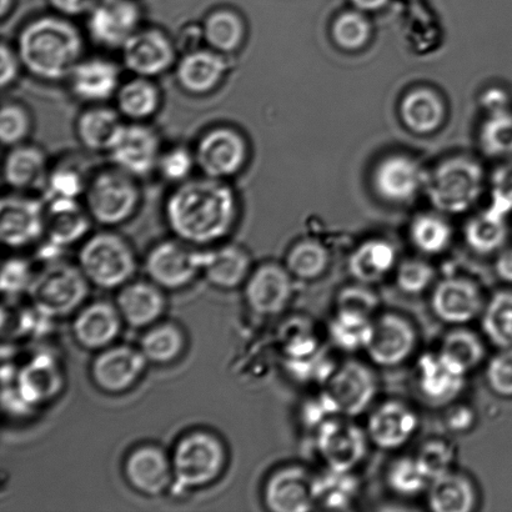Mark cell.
Segmentation results:
<instances>
[{"label":"cell","instance_id":"cell-1","mask_svg":"<svg viewBox=\"0 0 512 512\" xmlns=\"http://www.w3.org/2000/svg\"><path fill=\"white\" fill-rule=\"evenodd\" d=\"M242 214L240 195L227 180L199 175L174 185L164 200V218L174 237L193 247L223 242Z\"/></svg>","mask_w":512,"mask_h":512},{"label":"cell","instance_id":"cell-2","mask_svg":"<svg viewBox=\"0 0 512 512\" xmlns=\"http://www.w3.org/2000/svg\"><path fill=\"white\" fill-rule=\"evenodd\" d=\"M87 35L72 18L57 13L38 15L19 29L15 47L25 73L43 83L67 82L85 57Z\"/></svg>","mask_w":512,"mask_h":512},{"label":"cell","instance_id":"cell-3","mask_svg":"<svg viewBox=\"0 0 512 512\" xmlns=\"http://www.w3.org/2000/svg\"><path fill=\"white\" fill-rule=\"evenodd\" d=\"M143 203L140 180L109 165L90 175L83 204L93 223L105 228L130 222Z\"/></svg>","mask_w":512,"mask_h":512},{"label":"cell","instance_id":"cell-4","mask_svg":"<svg viewBox=\"0 0 512 512\" xmlns=\"http://www.w3.org/2000/svg\"><path fill=\"white\" fill-rule=\"evenodd\" d=\"M79 268L90 283L103 289H115L133 278L137 258L127 239L103 230L84 239L79 252Z\"/></svg>","mask_w":512,"mask_h":512},{"label":"cell","instance_id":"cell-5","mask_svg":"<svg viewBox=\"0 0 512 512\" xmlns=\"http://www.w3.org/2000/svg\"><path fill=\"white\" fill-rule=\"evenodd\" d=\"M193 149L200 174L227 182L242 174L252 157L247 135L229 124L205 129Z\"/></svg>","mask_w":512,"mask_h":512},{"label":"cell","instance_id":"cell-6","mask_svg":"<svg viewBox=\"0 0 512 512\" xmlns=\"http://www.w3.org/2000/svg\"><path fill=\"white\" fill-rule=\"evenodd\" d=\"M225 450L217 436L195 431L184 436L172 456L173 485L184 491L208 485L224 468Z\"/></svg>","mask_w":512,"mask_h":512},{"label":"cell","instance_id":"cell-7","mask_svg":"<svg viewBox=\"0 0 512 512\" xmlns=\"http://www.w3.org/2000/svg\"><path fill=\"white\" fill-rule=\"evenodd\" d=\"M88 283L82 269L60 263L50 265L34 276L28 291L40 315L58 318L72 313L87 299Z\"/></svg>","mask_w":512,"mask_h":512},{"label":"cell","instance_id":"cell-8","mask_svg":"<svg viewBox=\"0 0 512 512\" xmlns=\"http://www.w3.org/2000/svg\"><path fill=\"white\" fill-rule=\"evenodd\" d=\"M428 185L436 208L446 213H463L483 192L484 170L470 158L445 160L428 179Z\"/></svg>","mask_w":512,"mask_h":512},{"label":"cell","instance_id":"cell-9","mask_svg":"<svg viewBox=\"0 0 512 512\" xmlns=\"http://www.w3.org/2000/svg\"><path fill=\"white\" fill-rule=\"evenodd\" d=\"M119 52L127 72L153 79L174 70L180 57L173 35L155 25H142Z\"/></svg>","mask_w":512,"mask_h":512},{"label":"cell","instance_id":"cell-10","mask_svg":"<svg viewBox=\"0 0 512 512\" xmlns=\"http://www.w3.org/2000/svg\"><path fill=\"white\" fill-rule=\"evenodd\" d=\"M163 149L162 137L153 125L124 122L107 154L114 167L142 180L157 173Z\"/></svg>","mask_w":512,"mask_h":512},{"label":"cell","instance_id":"cell-11","mask_svg":"<svg viewBox=\"0 0 512 512\" xmlns=\"http://www.w3.org/2000/svg\"><path fill=\"white\" fill-rule=\"evenodd\" d=\"M85 32L90 42L107 50H120L143 25L138 0H98L85 15Z\"/></svg>","mask_w":512,"mask_h":512},{"label":"cell","instance_id":"cell-12","mask_svg":"<svg viewBox=\"0 0 512 512\" xmlns=\"http://www.w3.org/2000/svg\"><path fill=\"white\" fill-rule=\"evenodd\" d=\"M47 203L34 194L10 192L0 205V238L9 248H25L45 235Z\"/></svg>","mask_w":512,"mask_h":512},{"label":"cell","instance_id":"cell-13","mask_svg":"<svg viewBox=\"0 0 512 512\" xmlns=\"http://www.w3.org/2000/svg\"><path fill=\"white\" fill-rule=\"evenodd\" d=\"M145 270L160 288H183L202 271V252L177 238L164 240L148 253Z\"/></svg>","mask_w":512,"mask_h":512},{"label":"cell","instance_id":"cell-14","mask_svg":"<svg viewBox=\"0 0 512 512\" xmlns=\"http://www.w3.org/2000/svg\"><path fill=\"white\" fill-rule=\"evenodd\" d=\"M316 430V446L326 468L353 471L368 453L369 436L353 421L336 416Z\"/></svg>","mask_w":512,"mask_h":512},{"label":"cell","instance_id":"cell-15","mask_svg":"<svg viewBox=\"0 0 512 512\" xmlns=\"http://www.w3.org/2000/svg\"><path fill=\"white\" fill-rule=\"evenodd\" d=\"M122 63L104 55L84 57L75 65L67 83L74 99L85 105L108 104L117 95L123 74Z\"/></svg>","mask_w":512,"mask_h":512},{"label":"cell","instance_id":"cell-16","mask_svg":"<svg viewBox=\"0 0 512 512\" xmlns=\"http://www.w3.org/2000/svg\"><path fill=\"white\" fill-rule=\"evenodd\" d=\"M378 389V379L373 370L356 360H348L338 366L325 388L344 418H355L365 413Z\"/></svg>","mask_w":512,"mask_h":512},{"label":"cell","instance_id":"cell-17","mask_svg":"<svg viewBox=\"0 0 512 512\" xmlns=\"http://www.w3.org/2000/svg\"><path fill=\"white\" fill-rule=\"evenodd\" d=\"M230 72V57L208 47L180 54L175 82L184 93L205 97L222 87Z\"/></svg>","mask_w":512,"mask_h":512},{"label":"cell","instance_id":"cell-18","mask_svg":"<svg viewBox=\"0 0 512 512\" xmlns=\"http://www.w3.org/2000/svg\"><path fill=\"white\" fill-rule=\"evenodd\" d=\"M416 344L418 335L413 324L404 316L388 313L374 321L373 334L365 351L376 365L393 368L413 355Z\"/></svg>","mask_w":512,"mask_h":512},{"label":"cell","instance_id":"cell-19","mask_svg":"<svg viewBox=\"0 0 512 512\" xmlns=\"http://www.w3.org/2000/svg\"><path fill=\"white\" fill-rule=\"evenodd\" d=\"M293 296V275L276 263H265L249 275L245 299L254 313L264 316L280 314Z\"/></svg>","mask_w":512,"mask_h":512},{"label":"cell","instance_id":"cell-20","mask_svg":"<svg viewBox=\"0 0 512 512\" xmlns=\"http://www.w3.org/2000/svg\"><path fill=\"white\" fill-rule=\"evenodd\" d=\"M431 309L436 318L446 324L470 323L484 311L481 290L473 280L448 278L435 286Z\"/></svg>","mask_w":512,"mask_h":512},{"label":"cell","instance_id":"cell-21","mask_svg":"<svg viewBox=\"0 0 512 512\" xmlns=\"http://www.w3.org/2000/svg\"><path fill=\"white\" fill-rule=\"evenodd\" d=\"M52 163L42 147L30 142L8 148L3 160V180L10 192H43Z\"/></svg>","mask_w":512,"mask_h":512},{"label":"cell","instance_id":"cell-22","mask_svg":"<svg viewBox=\"0 0 512 512\" xmlns=\"http://www.w3.org/2000/svg\"><path fill=\"white\" fill-rule=\"evenodd\" d=\"M466 375L445 360L440 353H426L416 364V386L426 404L449 405L465 388Z\"/></svg>","mask_w":512,"mask_h":512},{"label":"cell","instance_id":"cell-23","mask_svg":"<svg viewBox=\"0 0 512 512\" xmlns=\"http://www.w3.org/2000/svg\"><path fill=\"white\" fill-rule=\"evenodd\" d=\"M315 476L300 466L276 471L265 485L264 500L274 512H308L315 508Z\"/></svg>","mask_w":512,"mask_h":512},{"label":"cell","instance_id":"cell-24","mask_svg":"<svg viewBox=\"0 0 512 512\" xmlns=\"http://www.w3.org/2000/svg\"><path fill=\"white\" fill-rule=\"evenodd\" d=\"M428 179L418 160L395 154L376 167L374 185L381 198L391 203H408L428 184Z\"/></svg>","mask_w":512,"mask_h":512},{"label":"cell","instance_id":"cell-25","mask_svg":"<svg viewBox=\"0 0 512 512\" xmlns=\"http://www.w3.org/2000/svg\"><path fill=\"white\" fill-rule=\"evenodd\" d=\"M418 428L419 416L411 406L389 400L370 415L366 433L379 449L396 450L408 444Z\"/></svg>","mask_w":512,"mask_h":512},{"label":"cell","instance_id":"cell-26","mask_svg":"<svg viewBox=\"0 0 512 512\" xmlns=\"http://www.w3.org/2000/svg\"><path fill=\"white\" fill-rule=\"evenodd\" d=\"M148 360L142 350L130 346H112L94 360L92 374L100 389L108 393H122L142 376Z\"/></svg>","mask_w":512,"mask_h":512},{"label":"cell","instance_id":"cell-27","mask_svg":"<svg viewBox=\"0 0 512 512\" xmlns=\"http://www.w3.org/2000/svg\"><path fill=\"white\" fill-rule=\"evenodd\" d=\"M45 235L50 248L62 249L87 238L93 220L83 200L48 199Z\"/></svg>","mask_w":512,"mask_h":512},{"label":"cell","instance_id":"cell-28","mask_svg":"<svg viewBox=\"0 0 512 512\" xmlns=\"http://www.w3.org/2000/svg\"><path fill=\"white\" fill-rule=\"evenodd\" d=\"M125 475L139 493L160 495L173 484L172 459L157 446H143L130 454Z\"/></svg>","mask_w":512,"mask_h":512},{"label":"cell","instance_id":"cell-29","mask_svg":"<svg viewBox=\"0 0 512 512\" xmlns=\"http://www.w3.org/2000/svg\"><path fill=\"white\" fill-rule=\"evenodd\" d=\"M14 390L27 406L45 403L62 389L63 374L58 361L49 354L34 356L18 373Z\"/></svg>","mask_w":512,"mask_h":512},{"label":"cell","instance_id":"cell-30","mask_svg":"<svg viewBox=\"0 0 512 512\" xmlns=\"http://www.w3.org/2000/svg\"><path fill=\"white\" fill-rule=\"evenodd\" d=\"M125 120L108 104L85 105L74 122L78 142L90 153H108Z\"/></svg>","mask_w":512,"mask_h":512},{"label":"cell","instance_id":"cell-31","mask_svg":"<svg viewBox=\"0 0 512 512\" xmlns=\"http://www.w3.org/2000/svg\"><path fill=\"white\" fill-rule=\"evenodd\" d=\"M163 100L157 79L132 75L120 84L114 107L125 122L149 123L162 109Z\"/></svg>","mask_w":512,"mask_h":512},{"label":"cell","instance_id":"cell-32","mask_svg":"<svg viewBox=\"0 0 512 512\" xmlns=\"http://www.w3.org/2000/svg\"><path fill=\"white\" fill-rule=\"evenodd\" d=\"M122 320L115 306L97 301L80 311L74 320L73 333L85 349H107L118 338Z\"/></svg>","mask_w":512,"mask_h":512},{"label":"cell","instance_id":"cell-33","mask_svg":"<svg viewBox=\"0 0 512 512\" xmlns=\"http://www.w3.org/2000/svg\"><path fill=\"white\" fill-rule=\"evenodd\" d=\"M252 259L242 247L223 244L202 252V273L210 284L220 289H235L250 275Z\"/></svg>","mask_w":512,"mask_h":512},{"label":"cell","instance_id":"cell-34","mask_svg":"<svg viewBox=\"0 0 512 512\" xmlns=\"http://www.w3.org/2000/svg\"><path fill=\"white\" fill-rule=\"evenodd\" d=\"M205 47L232 57L240 52L248 38L247 20L239 10L219 7L210 10L202 22Z\"/></svg>","mask_w":512,"mask_h":512},{"label":"cell","instance_id":"cell-35","mask_svg":"<svg viewBox=\"0 0 512 512\" xmlns=\"http://www.w3.org/2000/svg\"><path fill=\"white\" fill-rule=\"evenodd\" d=\"M160 286L145 281L125 285L117 299L118 310L125 323L133 328H144L155 323L165 309Z\"/></svg>","mask_w":512,"mask_h":512},{"label":"cell","instance_id":"cell-36","mask_svg":"<svg viewBox=\"0 0 512 512\" xmlns=\"http://www.w3.org/2000/svg\"><path fill=\"white\" fill-rule=\"evenodd\" d=\"M400 117L405 127L416 134H431L440 129L446 118V107L438 92L429 88L411 90L400 104Z\"/></svg>","mask_w":512,"mask_h":512},{"label":"cell","instance_id":"cell-37","mask_svg":"<svg viewBox=\"0 0 512 512\" xmlns=\"http://www.w3.org/2000/svg\"><path fill=\"white\" fill-rule=\"evenodd\" d=\"M398 254L388 240L371 239L359 245L350 255L348 268L361 284H374L383 280L394 269Z\"/></svg>","mask_w":512,"mask_h":512},{"label":"cell","instance_id":"cell-38","mask_svg":"<svg viewBox=\"0 0 512 512\" xmlns=\"http://www.w3.org/2000/svg\"><path fill=\"white\" fill-rule=\"evenodd\" d=\"M428 503L435 512H470L478 503V495L468 476L450 471L431 481Z\"/></svg>","mask_w":512,"mask_h":512},{"label":"cell","instance_id":"cell-39","mask_svg":"<svg viewBox=\"0 0 512 512\" xmlns=\"http://www.w3.org/2000/svg\"><path fill=\"white\" fill-rule=\"evenodd\" d=\"M90 175L84 164L77 158L68 157L52 164L47 182L43 189V198L83 200Z\"/></svg>","mask_w":512,"mask_h":512},{"label":"cell","instance_id":"cell-40","mask_svg":"<svg viewBox=\"0 0 512 512\" xmlns=\"http://www.w3.org/2000/svg\"><path fill=\"white\" fill-rule=\"evenodd\" d=\"M359 483L351 471L326 469L315 476V505L329 510H349L358 495Z\"/></svg>","mask_w":512,"mask_h":512},{"label":"cell","instance_id":"cell-41","mask_svg":"<svg viewBox=\"0 0 512 512\" xmlns=\"http://www.w3.org/2000/svg\"><path fill=\"white\" fill-rule=\"evenodd\" d=\"M439 353L461 373L468 375L483 363L486 350L483 340L474 331L454 329L445 335Z\"/></svg>","mask_w":512,"mask_h":512},{"label":"cell","instance_id":"cell-42","mask_svg":"<svg viewBox=\"0 0 512 512\" xmlns=\"http://www.w3.org/2000/svg\"><path fill=\"white\" fill-rule=\"evenodd\" d=\"M373 325L374 321L368 316L336 310L329 324L330 339L335 346L348 353L365 350L373 334Z\"/></svg>","mask_w":512,"mask_h":512},{"label":"cell","instance_id":"cell-43","mask_svg":"<svg viewBox=\"0 0 512 512\" xmlns=\"http://www.w3.org/2000/svg\"><path fill=\"white\" fill-rule=\"evenodd\" d=\"M285 263L286 269L294 278L319 279L329 268V250L318 240L304 239L289 250Z\"/></svg>","mask_w":512,"mask_h":512},{"label":"cell","instance_id":"cell-44","mask_svg":"<svg viewBox=\"0 0 512 512\" xmlns=\"http://www.w3.org/2000/svg\"><path fill=\"white\" fill-rule=\"evenodd\" d=\"M483 329L500 350L512 351V291H499L483 311Z\"/></svg>","mask_w":512,"mask_h":512},{"label":"cell","instance_id":"cell-45","mask_svg":"<svg viewBox=\"0 0 512 512\" xmlns=\"http://www.w3.org/2000/svg\"><path fill=\"white\" fill-rule=\"evenodd\" d=\"M410 239L420 252L440 254L449 248L453 239V228L440 215L421 214L411 223Z\"/></svg>","mask_w":512,"mask_h":512},{"label":"cell","instance_id":"cell-46","mask_svg":"<svg viewBox=\"0 0 512 512\" xmlns=\"http://www.w3.org/2000/svg\"><path fill=\"white\" fill-rule=\"evenodd\" d=\"M184 336L173 324L154 326L147 331L140 343V350L154 364H168L182 354Z\"/></svg>","mask_w":512,"mask_h":512},{"label":"cell","instance_id":"cell-47","mask_svg":"<svg viewBox=\"0 0 512 512\" xmlns=\"http://www.w3.org/2000/svg\"><path fill=\"white\" fill-rule=\"evenodd\" d=\"M34 130V118L30 109L19 100H4L0 112V139L4 147L29 142Z\"/></svg>","mask_w":512,"mask_h":512},{"label":"cell","instance_id":"cell-48","mask_svg":"<svg viewBox=\"0 0 512 512\" xmlns=\"http://www.w3.org/2000/svg\"><path fill=\"white\" fill-rule=\"evenodd\" d=\"M386 483L395 494L413 498L428 490L431 480L416 456H404L389 466Z\"/></svg>","mask_w":512,"mask_h":512},{"label":"cell","instance_id":"cell-49","mask_svg":"<svg viewBox=\"0 0 512 512\" xmlns=\"http://www.w3.org/2000/svg\"><path fill=\"white\" fill-rule=\"evenodd\" d=\"M466 243L478 254L488 255L498 252L508 238V228L494 215H479L471 220L465 230Z\"/></svg>","mask_w":512,"mask_h":512},{"label":"cell","instance_id":"cell-50","mask_svg":"<svg viewBox=\"0 0 512 512\" xmlns=\"http://www.w3.org/2000/svg\"><path fill=\"white\" fill-rule=\"evenodd\" d=\"M373 34L370 20L361 10L339 15L331 27V37L338 47L355 52L369 43Z\"/></svg>","mask_w":512,"mask_h":512},{"label":"cell","instance_id":"cell-51","mask_svg":"<svg viewBox=\"0 0 512 512\" xmlns=\"http://www.w3.org/2000/svg\"><path fill=\"white\" fill-rule=\"evenodd\" d=\"M197 159L194 149L183 144H175L164 148L160 155L157 173L165 183L178 185L194 177L197 170Z\"/></svg>","mask_w":512,"mask_h":512},{"label":"cell","instance_id":"cell-52","mask_svg":"<svg viewBox=\"0 0 512 512\" xmlns=\"http://www.w3.org/2000/svg\"><path fill=\"white\" fill-rule=\"evenodd\" d=\"M421 468L428 474L431 481L439 476L453 471L456 459V450L450 441L444 439H431L425 441L419 453L416 454Z\"/></svg>","mask_w":512,"mask_h":512},{"label":"cell","instance_id":"cell-53","mask_svg":"<svg viewBox=\"0 0 512 512\" xmlns=\"http://www.w3.org/2000/svg\"><path fill=\"white\" fill-rule=\"evenodd\" d=\"M435 270L424 260H405L396 270V285L405 294L418 295L424 293L433 284Z\"/></svg>","mask_w":512,"mask_h":512},{"label":"cell","instance_id":"cell-54","mask_svg":"<svg viewBox=\"0 0 512 512\" xmlns=\"http://www.w3.org/2000/svg\"><path fill=\"white\" fill-rule=\"evenodd\" d=\"M379 305L378 294L368 285L361 283L346 286L336 299V310L348 311V313L364 315L368 318L378 310Z\"/></svg>","mask_w":512,"mask_h":512},{"label":"cell","instance_id":"cell-55","mask_svg":"<svg viewBox=\"0 0 512 512\" xmlns=\"http://www.w3.org/2000/svg\"><path fill=\"white\" fill-rule=\"evenodd\" d=\"M490 389L501 398H512V351L500 350L486 369Z\"/></svg>","mask_w":512,"mask_h":512},{"label":"cell","instance_id":"cell-56","mask_svg":"<svg viewBox=\"0 0 512 512\" xmlns=\"http://www.w3.org/2000/svg\"><path fill=\"white\" fill-rule=\"evenodd\" d=\"M33 280L32 268L28 261L12 258L3 264L2 279H0L3 293L14 295L20 291L29 290Z\"/></svg>","mask_w":512,"mask_h":512},{"label":"cell","instance_id":"cell-57","mask_svg":"<svg viewBox=\"0 0 512 512\" xmlns=\"http://www.w3.org/2000/svg\"><path fill=\"white\" fill-rule=\"evenodd\" d=\"M339 415L338 406H336L328 391L324 390L315 398L306 401L301 418H303L304 424L308 428L318 429L326 421Z\"/></svg>","mask_w":512,"mask_h":512},{"label":"cell","instance_id":"cell-58","mask_svg":"<svg viewBox=\"0 0 512 512\" xmlns=\"http://www.w3.org/2000/svg\"><path fill=\"white\" fill-rule=\"evenodd\" d=\"M25 72L15 44L3 40L0 45V85L3 90L13 88Z\"/></svg>","mask_w":512,"mask_h":512},{"label":"cell","instance_id":"cell-59","mask_svg":"<svg viewBox=\"0 0 512 512\" xmlns=\"http://www.w3.org/2000/svg\"><path fill=\"white\" fill-rule=\"evenodd\" d=\"M174 39L180 54L205 47L203 29L200 22L185 24L182 30H179L178 37H174Z\"/></svg>","mask_w":512,"mask_h":512},{"label":"cell","instance_id":"cell-60","mask_svg":"<svg viewBox=\"0 0 512 512\" xmlns=\"http://www.w3.org/2000/svg\"><path fill=\"white\" fill-rule=\"evenodd\" d=\"M48 2L54 13L73 19L80 15H87L98 0H48Z\"/></svg>","mask_w":512,"mask_h":512},{"label":"cell","instance_id":"cell-61","mask_svg":"<svg viewBox=\"0 0 512 512\" xmlns=\"http://www.w3.org/2000/svg\"><path fill=\"white\" fill-rule=\"evenodd\" d=\"M446 424L456 433H464L473 428L475 424V413L469 406L458 405L449 411L446 416Z\"/></svg>","mask_w":512,"mask_h":512},{"label":"cell","instance_id":"cell-62","mask_svg":"<svg viewBox=\"0 0 512 512\" xmlns=\"http://www.w3.org/2000/svg\"><path fill=\"white\" fill-rule=\"evenodd\" d=\"M495 270L501 280L512 283V249L505 250L499 255Z\"/></svg>","mask_w":512,"mask_h":512},{"label":"cell","instance_id":"cell-63","mask_svg":"<svg viewBox=\"0 0 512 512\" xmlns=\"http://www.w3.org/2000/svg\"><path fill=\"white\" fill-rule=\"evenodd\" d=\"M389 0H353L355 7L361 10V12H374L383 8Z\"/></svg>","mask_w":512,"mask_h":512},{"label":"cell","instance_id":"cell-64","mask_svg":"<svg viewBox=\"0 0 512 512\" xmlns=\"http://www.w3.org/2000/svg\"><path fill=\"white\" fill-rule=\"evenodd\" d=\"M17 0H2V7H0V18L3 22L13 13L14 5Z\"/></svg>","mask_w":512,"mask_h":512}]
</instances>
